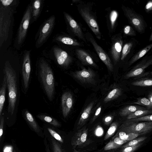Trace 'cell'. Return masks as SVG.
<instances>
[{
    "instance_id": "cell-1",
    "label": "cell",
    "mask_w": 152,
    "mask_h": 152,
    "mask_svg": "<svg viewBox=\"0 0 152 152\" xmlns=\"http://www.w3.org/2000/svg\"><path fill=\"white\" fill-rule=\"evenodd\" d=\"M8 91V112L12 115L15 110L17 99L18 89L16 74L8 61L5 62L4 69Z\"/></svg>"
},
{
    "instance_id": "cell-2",
    "label": "cell",
    "mask_w": 152,
    "mask_h": 152,
    "mask_svg": "<svg viewBox=\"0 0 152 152\" xmlns=\"http://www.w3.org/2000/svg\"><path fill=\"white\" fill-rule=\"evenodd\" d=\"M39 75L45 93L49 99L53 100L55 92V80L52 69L44 59L39 63Z\"/></svg>"
},
{
    "instance_id": "cell-3",
    "label": "cell",
    "mask_w": 152,
    "mask_h": 152,
    "mask_svg": "<svg viewBox=\"0 0 152 152\" xmlns=\"http://www.w3.org/2000/svg\"><path fill=\"white\" fill-rule=\"evenodd\" d=\"M12 6L0 5V47L7 40L13 19V10Z\"/></svg>"
},
{
    "instance_id": "cell-4",
    "label": "cell",
    "mask_w": 152,
    "mask_h": 152,
    "mask_svg": "<svg viewBox=\"0 0 152 152\" xmlns=\"http://www.w3.org/2000/svg\"><path fill=\"white\" fill-rule=\"evenodd\" d=\"M32 14L31 5L28 6L20 24L15 39V45L19 49L24 42L27 35Z\"/></svg>"
},
{
    "instance_id": "cell-5",
    "label": "cell",
    "mask_w": 152,
    "mask_h": 152,
    "mask_svg": "<svg viewBox=\"0 0 152 152\" xmlns=\"http://www.w3.org/2000/svg\"><path fill=\"white\" fill-rule=\"evenodd\" d=\"M119 131L140 135L148 133L152 131V121L139 123L128 120L122 124Z\"/></svg>"
},
{
    "instance_id": "cell-6",
    "label": "cell",
    "mask_w": 152,
    "mask_h": 152,
    "mask_svg": "<svg viewBox=\"0 0 152 152\" xmlns=\"http://www.w3.org/2000/svg\"><path fill=\"white\" fill-rule=\"evenodd\" d=\"M55 20V16L53 15L44 21L41 26L36 42V48H39L47 39L54 28Z\"/></svg>"
},
{
    "instance_id": "cell-7",
    "label": "cell",
    "mask_w": 152,
    "mask_h": 152,
    "mask_svg": "<svg viewBox=\"0 0 152 152\" xmlns=\"http://www.w3.org/2000/svg\"><path fill=\"white\" fill-rule=\"evenodd\" d=\"M78 10L82 17L96 37L100 39L101 37V34L99 26L96 19L92 14L89 8L87 7H81Z\"/></svg>"
},
{
    "instance_id": "cell-8",
    "label": "cell",
    "mask_w": 152,
    "mask_h": 152,
    "mask_svg": "<svg viewBox=\"0 0 152 152\" xmlns=\"http://www.w3.org/2000/svg\"><path fill=\"white\" fill-rule=\"evenodd\" d=\"M123 8L125 15L137 31L142 32L144 30V25L141 18L131 9L126 7Z\"/></svg>"
},
{
    "instance_id": "cell-9",
    "label": "cell",
    "mask_w": 152,
    "mask_h": 152,
    "mask_svg": "<svg viewBox=\"0 0 152 152\" xmlns=\"http://www.w3.org/2000/svg\"><path fill=\"white\" fill-rule=\"evenodd\" d=\"M31 71L30 51L26 50L23 56L22 68L24 86L26 89L28 87Z\"/></svg>"
},
{
    "instance_id": "cell-10",
    "label": "cell",
    "mask_w": 152,
    "mask_h": 152,
    "mask_svg": "<svg viewBox=\"0 0 152 152\" xmlns=\"http://www.w3.org/2000/svg\"><path fill=\"white\" fill-rule=\"evenodd\" d=\"M53 51L58 64L64 67H67L72 61V57L65 51L57 47L53 48Z\"/></svg>"
},
{
    "instance_id": "cell-11",
    "label": "cell",
    "mask_w": 152,
    "mask_h": 152,
    "mask_svg": "<svg viewBox=\"0 0 152 152\" xmlns=\"http://www.w3.org/2000/svg\"><path fill=\"white\" fill-rule=\"evenodd\" d=\"M152 64V58L148 60H144L139 64L131 70L125 76L126 79L133 77H140L143 75L145 69Z\"/></svg>"
},
{
    "instance_id": "cell-12",
    "label": "cell",
    "mask_w": 152,
    "mask_h": 152,
    "mask_svg": "<svg viewBox=\"0 0 152 152\" xmlns=\"http://www.w3.org/2000/svg\"><path fill=\"white\" fill-rule=\"evenodd\" d=\"M89 41L92 45L100 59L105 65L109 70L110 71H113V66L108 55L102 48L97 44L94 39L90 38L89 39Z\"/></svg>"
},
{
    "instance_id": "cell-13",
    "label": "cell",
    "mask_w": 152,
    "mask_h": 152,
    "mask_svg": "<svg viewBox=\"0 0 152 152\" xmlns=\"http://www.w3.org/2000/svg\"><path fill=\"white\" fill-rule=\"evenodd\" d=\"M88 129L86 127L79 129L72 138L71 143L73 148L77 146L84 145L86 142L88 135Z\"/></svg>"
},
{
    "instance_id": "cell-14",
    "label": "cell",
    "mask_w": 152,
    "mask_h": 152,
    "mask_svg": "<svg viewBox=\"0 0 152 152\" xmlns=\"http://www.w3.org/2000/svg\"><path fill=\"white\" fill-rule=\"evenodd\" d=\"M123 41L121 38L116 36L113 38L111 49V53L114 64L119 61L122 50Z\"/></svg>"
},
{
    "instance_id": "cell-15",
    "label": "cell",
    "mask_w": 152,
    "mask_h": 152,
    "mask_svg": "<svg viewBox=\"0 0 152 152\" xmlns=\"http://www.w3.org/2000/svg\"><path fill=\"white\" fill-rule=\"evenodd\" d=\"M73 75L75 78L84 83H91L93 82L95 76L91 70L85 68L75 72Z\"/></svg>"
},
{
    "instance_id": "cell-16",
    "label": "cell",
    "mask_w": 152,
    "mask_h": 152,
    "mask_svg": "<svg viewBox=\"0 0 152 152\" xmlns=\"http://www.w3.org/2000/svg\"><path fill=\"white\" fill-rule=\"evenodd\" d=\"M61 107L64 117H66L69 113L73 105V98L72 94L69 92H66L61 97Z\"/></svg>"
},
{
    "instance_id": "cell-17",
    "label": "cell",
    "mask_w": 152,
    "mask_h": 152,
    "mask_svg": "<svg viewBox=\"0 0 152 152\" xmlns=\"http://www.w3.org/2000/svg\"><path fill=\"white\" fill-rule=\"evenodd\" d=\"M64 13L66 20L73 33L79 38L85 41L81 29L78 23L68 14L65 12Z\"/></svg>"
},
{
    "instance_id": "cell-18",
    "label": "cell",
    "mask_w": 152,
    "mask_h": 152,
    "mask_svg": "<svg viewBox=\"0 0 152 152\" xmlns=\"http://www.w3.org/2000/svg\"><path fill=\"white\" fill-rule=\"evenodd\" d=\"M76 55L78 58L83 64L95 66L96 64L89 55L85 51L80 49H77Z\"/></svg>"
},
{
    "instance_id": "cell-19",
    "label": "cell",
    "mask_w": 152,
    "mask_h": 152,
    "mask_svg": "<svg viewBox=\"0 0 152 152\" xmlns=\"http://www.w3.org/2000/svg\"><path fill=\"white\" fill-rule=\"evenodd\" d=\"M42 0H36L32 3V14L31 21L33 22L37 19L41 12L42 5Z\"/></svg>"
},
{
    "instance_id": "cell-20",
    "label": "cell",
    "mask_w": 152,
    "mask_h": 152,
    "mask_svg": "<svg viewBox=\"0 0 152 152\" xmlns=\"http://www.w3.org/2000/svg\"><path fill=\"white\" fill-rule=\"evenodd\" d=\"M94 103H90L84 110L79 120L77 125V129H79L82 127L85 124L93 108Z\"/></svg>"
},
{
    "instance_id": "cell-21",
    "label": "cell",
    "mask_w": 152,
    "mask_h": 152,
    "mask_svg": "<svg viewBox=\"0 0 152 152\" xmlns=\"http://www.w3.org/2000/svg\"><path fill=\"white\" fill-rule=\"evenodd\" d=\"M128 142L123 140L118 137H114L113 139L109 142L105 146L104 149L107 151L117 148Z\"/></svg>"
},
{
    "instance_id": "cell-22",
    "label": "cell",
    "mask_w": 152,
    "mask_h": 152,
    "mask_svg": "<svg viewBox=\"0 0 152 152\" xmlns=\"http://www.w3.org/2000/svg\"><path fill=\"white\" fill-rule=\"evenodd\" d=\"M7 81L5 75L4 74L0 90V116L1 115L4 103L5 101V95Z\"/></svg>"
},
{
    "instance_id": "cell-23",
    "label": "cell",
    "mask_w": 152,
    "mask_h": 152,
    "mask_svg": "<svg viewBox=\"0 0 152 152\" xmlns=\"http://www.w3.org/2000/svg\"><path fill=\"white\" fill-rule=\"evenodd\" d=\"M56 41L66 45L74 46H80V44L76 39L65 36H59L56 38Z\"/></svg>"
},
{
    "instance_id": "cell-24",
    "label": "cell",
    "mask_w": 152,
    "mask_h": 152,
    "mask_svg": "<svg viewBox=\"0 0 152 152\" xmlns=\"http://www.w3.org/2000/svg\"><path fill=\"white\" fill-rule=\"evenodd\" d=\"M24 116L26 121L34 130L36 132H39V126L32 114L28 111L26 110Z\"/></svg>"
},
{
    "instance_id": "cell-25",
    "label": "cell",
    "mask_w": 152,
    "mask_h": 152,
    "mask_svg": "<svg viewBox=\"0 0 152 152\" xmlns=\"http://www.w3.org/2000/svg\"><path fill=\"white\" fill-rule=\"evenodd\" d=\"M143 107L134 105L128 106L122 109L120 112L119 114L121 116H128L136 111L143 110Z\"/></svg>"
},
{
    "instance_id": "cell-26",
    "label": "cell",
    "mask_w": 152,
    "mask_h": 152,
    "mask_svg": "<svg viewBox=\"0 0 152 152\" xmlns=\"http://www.w3.org/2000/svg\"><path fill=\"white\" fill-rule=\"evenodd\" d=\"M135 86L147 87L152 86V78H139L132 83Z\"/></svg>"
},
{
    "instance_id": "cell-27",
    "label": "cell",
    "mask_w": 152,
    "mask_h": 152,
    "mask_svg": "<svg viewBox=\"0 0 152 152\" xmlns=\"http://www.w3.org/2000/svg\"><path fill=\"white\" fill-rule=\"evenodd\" d=\"M152 48V43L148 45L136 54L130 60L129 65H131L144 56Z\"/></svg>"
},
{
    "instance_id": "cell-28",
    "label": "cell",
    "mask_w": 152,
    "mask_h": 152,
    "mask_svg": "<svg viewBox=\"0 0 152 152\" xmlns=\"http://www.w3.org/2000/svg\"><path fill=\"white\" fill-rule=\"evenodd\" d=\"M139 135L137 134L126 133L123 131H119L115 137H118L123 140L129 141L135 139Z\"/></svg>"
},
{
    "instance_id": "cell-29",
    "label": "cell",
    "mask_w": 152,
    "mask_h": 152,
    "mask_svg": "<svg viewBox=\"0 0 152 152\" xmlns=\"http://www.w3.org/2000/svg\"><path fill=\"white\" fill-rule=\"evenodd\" d=\"M121 91L120 89L115 88L111 91L104 99V102H107L116 98L121 94Z\"/></svg>"
},
{
    "instance_id": "cell-30",
    "label": "cell",
    "mask_w": 152,
    "mask_h": 152,
    "mask_svg": "<svg viewBox=\"0 0 152 152\" xmlns=\"http://www.w3.org/2000/svg\"><path fill=\"white\" fill-rule=\"evenodd\" d=\"M152 114V110H139L136 111L133 113L128 115L127 119H130L141 117Z\"/></svg>"
},
{
    "instance_id": "cell-31",
    "label": "cell",
    "mask_w": 152,
    "mask_h": 152,
    "mask_svg": "<svg viewBox=\"0 0 152 152\" xmlns=\"http://www.w3.org/2000/svg\"><path fill=\"white\" fill-rule=\"evenodd\" d=\"M37 117L42 120L45 121L56 127L60 126V123L55 119L45 115H38Z\"/></svg>"
},
{
    "instance_id": "cell-32",
    "label": "cell",
    "mask_w": 152,
    "mask_h": 152,
    "mask_svg": "<svg viewBox=\"0 0 152 152\" xmlns=\"http://www.w3.org/2000/svg\"><path fill=\"white\" fill-rule=\"evenodd\" d=\"M118 126V124L116 122L112 123L107 131L104 138L105 140L112 136L116 131Z\"/></svg>"
},
{
    "instance_id": "cell-33",
    "label": "cell",
    "mask_w": 152,
    "mask_h": 152,
    "mask_svg": "<svg viewBox=\"0 0 152 152\" xmlns=\"http://www.w3.org/2000/svg\"><path fill=\"white\" fill-rule=\"evenodd\" d=\"M147 138L146 137H142L135 138L127 142V143L122 146V148L123 149L127 147L135 146L142 142Z\"/></svg>"
},
{
    "instance_id": "cell-34",
    "label": "cell",
    "mask_w": 152,
    "mask_h": 152,
    "mask_svg": "<svg viewBox=\"0 0 152 152\" xmlns=\"http://www.w3.org/2000/svg\"><path fill=\"white\" fill-rule=\"evenodd\" d=\"M132 46V44L131 42L127 43L124 45L122 50L121 58V60H124L129 53Z\"/></svg>"
},
{
    "instance_id": "cell-35",
    "label": "cell",
    "mask_w": 152,
    "mask_h": 152,
    "mask_svg": "<svg viewBox=\"0 0 152 152\" xmlns=\"http://www.w3.org/2000/svg\"><path fill=\"white\" fill-rule=\"evenodd\" d=\"M134 103L146 106L149 108H152V105L149 100L145 97L138 98L137 101Z\"/></svg>"
},
{
    "instance_id": "cell-36",
    "label": "cell",
    "mask_w": 152,
    "mask_h": 152,
    "mask_svg": "<svg viewBox=\"0 0 152 152\" xmlns=\"http://www.w3.org/2000/svg\"><path fill=\"white\" fill-rule=\"evenodd\" d=\"M118 16V13L116 11L113 10L111 12L110 15V18L112 29H113L114 27Z\"/></svg>"
},
{
    "instance_id": "cell-37",
    "label": "cell",
    "mask_w": 152,
    "mask_h": 152,
    "mask_svg": "<svg viewBox=\"0 0 152 152\" xmlns=\"http://www.w3.org/2000/svg\"><path fill=\"white\" fill-rule=\"evenodd\" d=\"M128 120L136 122L140 121H152V114L136 118L128 119Z\"/></svg>"
},
{
    "instance_id": "cell-38",
    "label": "cell",
    "mask_w": 152,
    "mask_h": 152,
    "mask_svg": "<svg viewBox=\"0 0 152 152\" xmlns=\"http://www.w3.org/2000/svg\"><path fill=\"white\" fill-rule=\"evenodd\" d=\"M142 144V142H141L135 146L126 147L123 148L121 152H134L139 148Z\"/></svg>"
},
{
    "instance_id": "cell-39",
    "label": "cell",
    "mask_w": 152,
    "mask_h": 152,
    "mask_svg": "<svg viewBox=\"0 0 152 152\" xmlns=\"http://www.w3.org/2000/svg\"><path fill=\"white\" fill-rule=\"evenodd\" d=\"M48 129L50 134L54 138L60 142L63 143V140L57 133L50 128H48Z\"/></svg>"
},
{
    "instance_id": "cell-40",
    "label": "cell",
    "mask_w": 152,
    "mask_h": 152,
    "mask_svg": "<svg viewBox=\"0 0 152 152\" xmlns=\"http://www.w3.org/2000/svg\"><path fill=\"white\" fill-rule=\"evenodd\" d=\"M51 142L54 152H63L60 145L55 140L52 139Z\"/></svg>"
},
{
    "instance_id": "cell-41",
    "label": "cell",
    "mask_w": 152,
    "mask_h": 152,
    "mask_svg": "<svg viewBox=\"0 0 152 152\" xmlns=\"http://www.w3.org/2000/svg\"><path fill=\"white\" fill-rule=\"evenodd\" d=\"M124 31L125 34L128 35L134 36L136 35L135 32L133 28L129 25L126 26L124 27Z\"/></svg>"
},
{
    "instance_id": "cell-42",
    "label": "cell",
    "mask_w": 152,
    "mask_h": 152,
    "mask_svg": "<svg viewBox=\"0 0 152 152\" xmlns=\"http://www.w3.org/2000/svg\"><path fill=\"white\" fill-rule=\"evenodd\" d=\"M15 1L14 0H1L0 4L4 6H11L14 3Z\"/></svg>"
},
{
    "instance_id": "cell-43",
    "label": "cell",
    "mask_w": 152,
    "mask_h": 152,
    "mask_svg": "<svg viewBox=\"0 0 152 152\" xmlns=\"http://www.w3.org/2000/svg\"><path fill=\"white\" fill-rule=\"evenodd\" d=\"M4 117L2 116H0V138H1V137L3 133V129L4 127Z\"/></svg>"
},
{
    "instance_id": "cell-44",
    "label": "cell",
    "mask_w": 152,
    "mask_h": 152,
    "mask_svg": "<svg viewBox=\"0 0 152 152\" xmlns=\"http://www.w3.org/2000/svg\"><path fill=\"white\" fill-rule=\"evenodd\" d=\"M113 117L111 115L107 116L104 119V122L105 124H109L112 121Z\"/></svg>"
},
{
    "instance_id": "cell-45",
    "label": "cell",
    "mask_w": 152,
    "mask_h": 152,
    "mask_svg": "<svg viewBox=\"0 0 152 152\" xmlns=\"http://www.w3.org/2000/svg\"><path fill=\"white\" fill-rule=\"evenodd\" d=\"M101 106L99 107L96 110L95 112L94 116L93 118L92 121H94L96 117L99 115L101 110Z\"/></svg>"
},
{
    "instance_id": "cell-46",
    "label": "cell",
    "mask_w": 152,
    "mask_h": 152,
    "mask_svg": "<svg viewBox=\"0 0 152 152\" xmlns=\"http://www.w3.org/2000/svg\"><path fill=\"white\" fill-rule=\"evenodd\" d=\"M95 132L96 135V134L97 135L99 132V136L101 134L100 133L101 132H103V129L100 126H98L96 129Z\"/></svg>"
},
{
    "instance_id": "cell-47",
    "label": "cell",
    "mask_w": 152,
    "mask_h": 152,
    "mask_svg": "<svg viewBox=\"0 0 152 152\" xmlns=\"http://www.w3.org/2000/svg\"><path fill=\"white\" fill-rule=\"evenodd\" d=\"M4 152H12V148L10 147H6L4 149Z\"/></svg>"
},
{
    "instance_id": "cell-48",
    "label": "cell",
    "mask_w": 152,
    "mask_h": 152,
    "mask_svg": "<svg viewBox=\"0 0 152 152\" xmlns=\"http://www.w3.org/2000/svg\"><path fill=\"white\" fill-rule=\"evenodd\" d=\"M152 7V2H149L147 4L146 6V8L148 10L150 9Z\"/></svg>"
},
{
    "instance_id": "cell-49",
    "label": "cell",
    "mask_w": 152,
    "mask_h": 152,
    "mask_svg": "<svg viewBox=\"0 0 152 152\" xmlns=\"http://www.w3.org/2000/svg\"><path fill=\"white\" fill-rule=\"evenodd\" d=\"M148 99L149 100L152 105V91L148 95Z\"/></svg>"
},
{
    "instance_id": "cell-50",
    "label": "cell",
    "mask_w": 152,
    "mask_h": 152,
    "mask_svg": "<svg viewBox=\"0 0 152 152\" xmlns=\"http://www.w3.org/2000/svg\"><path fill=\"white\" fill-rule=\"evenodd\" d=\"M149 40V41H152V32L150 36V37Z\"/></svg>"
},
{
    "instance_id": "cell-51",
    "label": "cell",
    "mask_w": 152,
    "mask_h": 152,
    "mask_svg": "<svg viewBox=\"0 0 152 152\" xmlns=\"http://www.w3.org/2000/svg\"><path fill=\"white\" fill-rule=\"evenodd\" d=\"M73 152H81L78 151L75 148H73Z\"/></svg>"
},
{
    "instance_id": "cell-52",
    "label": "cell",
    "mask_w": 152,
    "mask_h": 152,
    "mask_svg": "<svg viewBox=\"0 0 152 152\" xmlns=\"http://www.w3.org/2000/svg\"><path fill=\"white\" fill-rule=\"evenodd\" d=\"M46 150H47V152H50V151H49V149L48 148V147L46 146Z\"/></svg>"
},
{
    "instance_id": "cell-53",
    "label": "cell",
    "mask_w": 152,
    "mask_h": 152,
    "mask_svg": "<svg viewBox=\"0 0 152 152\" xmlns=\"http://www.w3.org/2000/svg\"><path fill=\"white\" fill-rule=\"evenodd\" d=\"M14 152H15V151H14Z\"/></svg>"
}]
</instances>
